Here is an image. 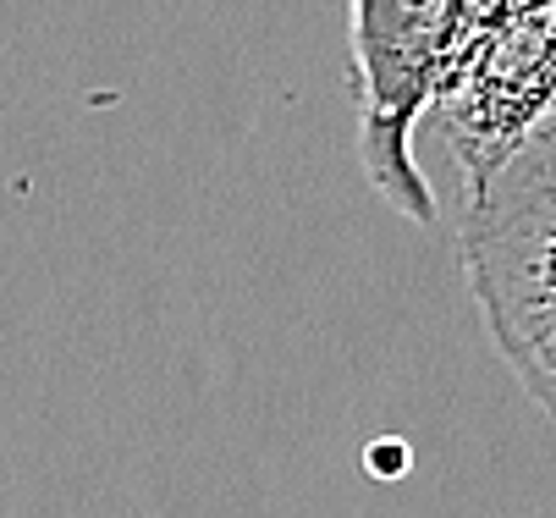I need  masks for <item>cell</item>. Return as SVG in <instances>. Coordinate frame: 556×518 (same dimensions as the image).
<instances>
[{
    "label": "cell",
    "mask_w": 556,
    "mask_h": 518,
    "mask_svg": "<svg viewBox=\"0 0 556 518\" xmlns=\"http://www.w3.org/2000/svg\"><path fill=\"white\" fill-rule=\"evenodd\" d=\"M496 0H353L358 161L380 204L403 220H435V193L414 161V132L435 116Z\"/></svg>",
    "instance_id": "obj_1"
},
{
    "label": "cell",
    "mask_w": 556,
    "mask_h": 518,
    "mask_svg": "<svg viewBox=\"0 0 556 518\" xmlns=\"http://www.w3.org/2000/svg\"><path fill=\"white\" fill-rule=\"evenodd\" d=\"M556 116V0H496L435 105L463 193Z\"/></svg>",
    "instance_id": "obj_2"
},
{
    "label": "cell",
    "mask_w": 556,
    "mask_h": 518,
    "mask_svg": "<svg viewBox=\"0 0 556 518\" xmlns=\"http://www.w3.org/2000/svg\"><path fill=\"white\" fill-rule=\"evenodd\" d=\"M463 199V276L485 331L556 315V116Z\"/></svg>",
    "instance_id": "obj_3"
},
{
    "label": "cell",
    "mask_w": 556,
    "mask_h": 518,
    "mask_svg": "<svg viewBox=\"0 0 556 518\" xmlns=\"http://www.w3.org/2000/svg\"><path fill=\"white\" fill-rule=\"evenodd\" d=\"M491 342L507 358V369L518 376V387L556 419V315H534L523 326H507Z\"/></svg>",
    "instance_id": "obj_4"
}]
</instances>
